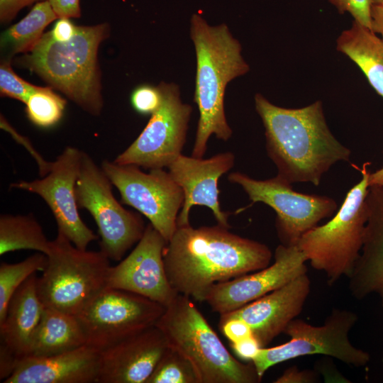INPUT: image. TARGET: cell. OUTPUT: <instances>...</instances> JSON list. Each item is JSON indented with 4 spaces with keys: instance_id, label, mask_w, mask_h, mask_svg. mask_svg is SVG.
I'll list each match as a JSON object with an SVG mask.
<instances>
[{
    "instance_id": "25",
    "label": "cell",
    "mask_w": 383,
    "mask_h": 383,
    "mask_svg": "<svg viewBox=\"0 0 383 383\" xmlns=\"http://www.w3.org/2000/svg\"><path fill=\"white\" fill-rule=\"evenodd\" d=\"M58 18L48 0L36 3L24 18L2 33L1 50L9 55L30 52L42 38L46 26Z\"/></svg>"
},
{
    "instance_id": "18",
    "label": "cell",
    "mask_w": 383,
    "mask_h": 383,
    "mask_svg": "<svg viewBox=\"0 0 383 383\" xmlns=\"http://www.w3.org/2000/svg\"><path fill=\"white\" fill-rule=\"evenodd\" d=\"M310 290L311 282L304 273L242 307L220 314V319L243 321L265 348L301 313Z\"/></svg>"
},
{
    "instance_id": "37",
    "label": "cell",
    "mask_w": 383,
    "mask_h": 383,
    "mask_svg": "<svg viewBox=\"0 0 383 383\" xmlns=\"http://www.w3.org/2000/svg\"><path fill=\"white\" fill-rule=\"evenodd\" d=\"M58 18H79V0H48Z\"/></svg>"
},
{
    "instance_id": "2",
    "label": "cell",
    "mask_w": 383,
    "mask_h": 383,
    "mask_svg": "<svg viewBox=\"0 0 383 383\" xmlns=\"http://www.w3.org/2000/svg\"><path fill=\"white\" fill-rule=\"evenodd\" d=\"M255 106L264 126L267 154L282 180L318 187L333 165L350 161L351 151L330 131L321 101L287 109L258 93Z\"/></svg>"
},
{
    "instance_id": "40",
    "label": "cell",
    "mask_w": 383,
    "mask_h": 383,
    "mask_svg": "<svg viewBox=\"0 0 383 383\" xmlns=\"http://www.w3.org/2000/svg\"><path fill=\"white\" fill-rule=\"evenodd\" d=\"M20 360L10 350L0 345V379L5 380L15 370Z\"/></svg>"
},
{
    "instance_id": "41",
    "label": "cell",
    "mask_w": 383,
    "mask_h": 383,
    "mask_svg": "<svg viewBox=\"0 0 383 383\" xmlns=\"http://www.w3.org/2000/svg\"><path fill=\"white\" fill-rule=\"evenodd\" d=\"M372 30L379 33L383 38V5L372 4L371 6Z\"/></svg>"
},
{
    "instance_id": "24",
    "label": "cell",
    "mask_w": 383,
    "mask_h": 383,
    "mask_svg": "<svg viewBox=\"0 0 383 383\" xmlns=\"http://www.w3.org/2000/svg\"><path fill=\"white\" fill-rule=\"evenodd\" d=\"M337 50L362 71L369 83L383 97V38L356 21L337 39Z\"/></svg>"
},
{
    "instance_id": "35",
    "label": "cell",
    "mask_w": 383,
    "mask_h": 383,
    "mask_svg": "<svg viewBox=\"0 0 383 383\" xmlns=\"http://www.w3.org/2000/svg\"><path fill=\"white\" fill-rule=\"evenodd\" d=\"M42 0H0V21L8 23L24 7Z\"/></svg>"
},
{
    "instance_id": "1",
    "label": "cell",
    "mask_w": 383,
    "mask_h": 383,
    "mask_svg": "<svg viewBox=\"0 0 383 383\" xmlns=\"http://www.w3.org/2000/svg\"><path fill=\"white\" fill-rule=\"evenodd\" d=\"M228 229L218 224L177 226L163 260L169 282L178 294L204 302L216 284L270 265L272 253L268 246Z\"/></svg>"
},
{
    "instance_id": "34",
    "label": "cell",
    "mask_w": 383,
    "mask_h": 383,
    "mask_svg": "<svg viewBox=\"0 0 383 383\" xmlns=\"http://www.w3.org/2000/svg\"><path fill=\"white\" fill-rule=\"evenodd\" d=\"M218 326L223 334L231 343L252 335L248 325L240 319H220Z\"/></svg>"
},
{
    "instance_id": "20",
    "label": "cell",
    "mask_w": 383,
    "mask_h": 383,
    "mask_svg": "<svg viewBox=\"0 0 383 383\" xmlns=\"http://www.w3.org/2000/svg\"><path fill=\"white\" fill-rule=\"evenodd\" d=\"M100 353L84 345L62 353L28 356L4 383H96Z\"/></svg>"
},
{
    "instance_id": "33",
    "label": "cell",
    "mask_w": 383,
    "mask_h": 383,
    "mask_svg": "<svg viewBox=\"0 0 383 383\" xmlns=\"http://www.w3.org/2000/svg\"><path fill=\"white\" fill-rule=\"evenodd\" d=\"M0 125L1 128L9 133L16 142L26 148L38 165L39 174L42 177L45 176L50 170L52 162H47L33 148L30 140L16 132L2 115H1Z\"/></svg>"
},
{
    "instance_id": "27",
    "label": "cell",
    "mask_w": 383,
    "mask_h": 383,
    "mask_svg": "<svg viewBox=\"0 0 383 383\" xmlns=\"http://www.w3.org/2000/svg\"><path fill=\"white\" fill-rule=\"evenodd\" d=\"M47 263V255L39 252L17 263H1L0 323L5 318L8 304L15 292L32 274L43 272Z\"/></svg>"
},
{
    "instance_id": "44",
    "label": "cell",
    "mask_w": 383,
    "mask_h": 383,
    "mask_svg": "<svg viewBox=\"0 0 383 383\" xmlns=\"http://www.w3.org/2000/svg\"><path fill=\"white\" fill-rule=\"evenodd\" d=\"M382 362H383V358H382Z\"/></svg>"
},
{
    "instance_id": "31",
    "label": "cell",
    "mask_w": 383,
    "mask_h": 383,
    "mask_svg": "<svg viewBox=\"0 0 383 383\" xmlns=\"http://www.w3.org/2000/svg\"><path fill=\"white\" fill-rule=\"evenodd\" d=\"M162 92L158 85L148 84L136 87L131 93V103L133 109L141 115H152L162 102Z\"/></svg>"
},
{
    "instance_id": "23",
    "label": "cell",
    "mask_w": 383,
    "mask_h": 383,
    "mask_svg": "<svg viewBox=\"0 0 383 383\" xmlns=\"http://www.w3.org/2000/svg\"><path fill=\"white\" fill-rule=\"evenodd\" d=\"M86 344L84 332L76 316L45 307L32 340L29 356H51Z\"/></svg>"
},
{
    "instance_id": "12",
    "label": "cell",
    "mask_w": 383,
    "mask_h": 383,
    "mask_svg": "<svg viewBox=\"0 0 383 383\" xmlns=\"http://www.w3.org/2000/svg\"><path fill=\"white\" fill-rule=\"evenodd\" d=\"M101 168L118 189L121 202L145 216L167 243L177 228L184 199L169 172L157 168L146 173L138 166L106 160Z\"/></svg>"
},
{
    "instance_id": "9",
    "label": "cell",
    "mask_w": 383,
    "mask_h": 383,
    "mask_svg": "<svg viewBox=\"0 0 383 383\" xmlns=\"http://www.w3.org/2000/svg\"><path fill=\"white\" fill-rule=\"evenodd\" d=\"M357 318L353 311L340 309H333L320 326L294 318L284 332L290 340L275 347L260 348L251 362L261 379L270 367L309 355H328L348 365L365 366L370 362L369 353L356 348L349 339Z\"/></svg>"
},
{
    "instance_id": "43",
    "label": "cell",
    "mask_w": 383,
    "mask_h": 383,
    "mask_svg": "<svg viewBox=\"0 0 383 383\" xmlns=\"http://www.w3.org/2000/svg\"><path fill=\"white\" fill-rule=\"evenodd\" d=\"M372 4L383 5V0H371Z\"/></svg>"
},
{
    "instance_id": "6",
    "label": "cell",
    "mask_w": 383,
    "mask_h": 383,
    "mask_svg": "<svg viewBox=\"0 0 383 383\" xmlns=\"http://www.w3.org/2000/svg\"><path fill=\"white\" fill-rule=\"evenodd\" d=\"M370 165L363 164L360 181L348 191L334 216L306 232L298 242L307 261L326 274L329 284L342 277H349L360 256L367 219Z\"/></svg>"
},
{
    "instance_id": "16",
    "label": "cell",
    "mask_w": 383,
    "mask_h": 383,
    "mask_svg": "<svg viewBox=\"0 0 383 383\" xmlns=\"http://www.w3.org/2000/svg\"><path fill=\"white\" fill-rule=\"evenodd\" d=\"M307 259L297 245L280 244L272 265L235 279L217 283L205 301L213 311L225 313L250 303L307 273Z\"/></svg>"
},
{
    "instance_id": "5",
    "label": "cell",
    "mask_w": 383,
    "mask_h": 383,
    "mask_svg": "<svg viewBox=\"0 0 383 383\" xmlns=\"http://www.w3.org/2000/svg\"><path fill=\"white\" fill-rule=\"evenodd\" d=\"M169 347L192 365L199 383H257L252 362L243 363L226 349L192 299L178 294L155 324Z\"/></svg>"
},
{
    "instance_id": "17",
    "label": "cell",
    "mask_w": 383,
    "mask_h": 383,
    "mask_svg": "<svg viewBox=\"0 0 383 383\" xmlns=\"http://www.w3.org/2000/svg\"><path fill=\"white\" fill-rule=\"evenodd\" d=\"M234 162L231 152L218 153L208 159L182 154L167 167L184 192V203L177 221L178 227L190 225L189 212L194 206H204L212 211L218 225L230 228L228 214L220 206L218 181L233 167Z\"/></svg>"
},
{
    "instance_id": "8",
    "label": "cell",
    "mask_w": 383,
    "mask_h": 383,
    "mask_svg": "<svg viewBox=\"0 0 383 383\" xmlns=\"http://www.w3.org/2000/svg\"><path fill=\"white\" fill-rule=\"evenodd\" d=\"M111 180L91 156L82 151L75 194L79 209L94 219L99 247L109 260L121 261L142 238L145 227L142 217L123 207L115 198Z\"/></svg>"
},
{
    "instance_id": "30",
    "label": "cell",
    "mask_w": 383,
    "mask_h": 383,
    "mask_svg": "<svg viewBox=\"0 0 383 383\" xmlns=\"http://www.w3.org/2000/svg\"><path fill=\"white\" fill-rule=\"evenodd\" d=\"M40 87L20 77L11 67L10 59L1 60L0 65V94L26 104L30 96Z\"/></svg>"
},
{
    "instance_id": "11",
    "label": "cell",
    "mask_w": 383,
    "mask_h": 383,
    "mask_svg": "<svg viewBox=\"0 0 383 383\" xmlns=\"http://www.w3.org/2000/svg\"><path fill=\"white\" fill-rule=\"evenodd\" d=\"M165 307L125 290L106 288L77 316L87 345L101 353L154 326Z\"/></svg>"
},
{
    "instance_id": "3",
    "label": "cell",
    "mask_w": 383,
    "mask_h": 383,
    "mask_svg": "<svg viewBox=\"0 0 383 383\" xmlns=\"http://www.w3.org/2000/svg\"><path fill=\"white\" fill-rule=\"evenodd\" d=\"M190 36L196 57L194 101L199 111L192 156L201 158L211 135L223 141L232 136L224 109L226 88L250 67L241 55L239 41L226 24L211 26L199 13H194Z\"/></svg>"
},
{
    "instance_id": "29",
    "label": "cell",
    "mask_w": 383,
    "mask_h": 383,
    "mask_svg": "<svg viewBox=\"0 0 383 383\" xmlns=\"http://www.w3.org/2000/svg\"><path fill=\"white\" fill-rule=\"evenodd\" d=\"M146 383H199L191 362L169 347Z\"/></svg>"
},
{
    "instance_id": "42",
    "label": "cell",
    "mask_w": 383,
    "mask_h": 383,
    "mask_svg": "<svg viewBox=\"0 0 383 383\" xmlns=\"http://www.w3.org/2000/svg\"><path fill=\"white\" fill-rule=\"evenodd\" d=\"M369 187L383 185V166L373 173H370L368 180Z\"/></svg>"
},
{
    "instance_id": "22",
    "label": "cell",
    "mask_w": 383,
    "mask_h": 383,
    "mask_svg": "<svg viewBox=\"0 0 383 383\" xmlns=\"http://www.w3.org/2000/svg\"><path fill=\"white\" fill-rule=\"evenodd\" d=\"M35 274L15 292L0 323L1 345L20 360L30 355L31 343L41 320L45 306L37 292Z\"/></svg>"
},
{
    "instance_id": "4",
    "label": "cell",
    "mask_w": 383,
    "mask_h": 383,
    "mask_svg": "<svg viewBox=\"0 0 383 383\" xmlns=\"http://www.w3.org/2000/svg\"><path fill=\"white\" fill-rule=\"evenodd\" d=\"M109 26H77L73 38L55 41L44 33L19 64L37 74L86 112L99 116L103 107L98 50L109 35Z\"/></svg>"
},
{
    "instance_id": "21",
    "label": "cell",
    "mask_w": 383,
    "mask_h": 383,
    "mask_svg": "<svg viewBox=\"0 0 383 383\" xmlns=\"http://www.w3.org/2000/svg\"><path fill=\"white\" fill-rule=\"evenodd\" d=\"M367 219L360 256L349 278L353 296L375 295L383 307V185L369 187Z\"/></svg>"
},
{
    "instance_id": "28",
    "label": "cell",
    "mask_w": 383,
    "mask_h": 383,
    "mask_svg": "<svg viewBox=\"0 0 383 383\" xmlns=\"http://www.w3.org/2000/svg\"><path fill=\"white\" fill-rule=\"evenodd\" d=\"M26 113L34 125L48 128L56 125L62 118L66 100L55 93L51 87H42L28 98Z\"/></svg>"
},
{
    "instance_id": "26",
    "label": "cell",
    "mask_w": 383,
    "mask_h": 383,
    "mask_svg": "<svg viewBox=\"0 0 383 383\" xmlns=\"http://www.w3.org/2000/svg\"><path fill=\"white\" fill-rule=\"evenodd\" d=\"M51 241L33 214H1L0 255L20 250H33L47 255Z\"/></svg>"
},
{
    "instance_id": "7",
    "label": "cell",
    "mask_w": 383,
    "mask_h": 383,
    "mask_svg": "<svg viewBox=\"0 0 383 383\" xmlns=\"http://www.w3.org/2000/svg\"><path fill=\"white\" fill-rule=\"evenodd\" d=\"M46 255V267L36 281L45 307L77 316L107 288L110 260L101 250L79 249L57 232Z\"/></svg>"
},
{
    "instance_id": "19",
    "label": "cell",
    "mask_w": 383,
    "mask_h": 383,
    "mask_svg": "<svg viewBox=\"0 0 383 383\" xmlns=\"http://www.w3.org/2000/svg\"><path fill=\"white\" fill-rule=\"evenodd\" d=\"M169 348L155 326L100 353L96 383H146Z\"/></svg>"
},
{
    "instance_id": "13",
    "label": "cell",
    "mask_w": 383,
    "mask_h": 383,
    "mask_svg": "<svg viewBox=\"0 0 383 383\" xmlns=\"http://www.w3.org/2000/svg\"><path fill=\"white\" fill-rule=\"evenodd\" d=\"M162 102L138 138L113 160L148 170L167 168L182 155L192 107L184 104L179 87L161 82Z\"/></svg>"
},
{
    "instance_id": "39",
    "label": "cell",
    "mask_w": 383,
    "mask_h": 383,
    "mask_svg": "<svg viewBox=\"0 0 383 383\" xmlns=\"http://www.w3.org/2000/svg\"><path fill=\"white\" fill-rule=\"evenodd\" d=\"M77 31V26L68 18H59L52 30L50 31L53 40L60 43L70 40Z\"/></svg>"
},
{
    "instance_id": "32",
    "label": "cell",
    "mask_w": 383,
    "mask_h": 383,
    "mask_svg": "<svg viewBox=\"0 0 383 383\" xmlns=\"http://www.w3.org/2000/svg\"><path fill=\"white\" fill-rule=\"evenodd\" d=\"M338 12L350 13L355 21L372 30L371 0H328Z\"/></svg>"
},
{
    "instance_id": "10",
    "label": "cell",
    "mask_w": 383,
    "mask_h": 383,
    "mask_svg": "<svg viewBox=\"0 0 383 383\" xmlns=\"http://www.w3.org/2000/svg\"><path fill=\"white\" fill-rule=\"evenodd\" d=\"M228 179L243 189L252 204L263 203L275 211L277 235L284 245H297L306 232L332 216L338 208L333 199L298 192L277 176L260 180L235 172Z\"/></svg>"
},
{
    "instance_id": "15",
    "label": "cell",
    "mask_w": 383,
    "mask_h": 383,
    "mask_svg": "<svg viewBox=\"0 0 383 383\" xmlns=\"http://www.w3.org/2000/svg\"><path fill=\"white\" fill-rule=\"evenodd\" d=\"M167 241L150 223L131 253L111 266L107 288L125 290L155 301L165 307L178 293L166 274L163 252Z\"/></svg>"
},
{
    "instance_id": "36",
    "label": "cell",
    "mask_w": 383,
    "mask_h": 383,
    "mask_svg": "<svg viewBox=\"0 0 383 383\" xmlns=\"http://www.w3.org/2000/svg\"><path fill=\"white\" fill-rule=\"evenodd\" d=\"M236 355L241 359L252 361L259 353L261 345L253 335L231 343Z\"/></svg>"
},
{
    "instance_id": "14",
    "label": "cell",
    "mask_w": 383,
    "mask_h": 383,
    "mask_svg": "<svg viewBox=\"0 0 383 383\" xmlns=\"http://www.w3.org/2000/svg\"><path fill=\"white\" fill-rule=\"evenodd\" d=\"M82 151L67 147L57 157L50 172L41 179L12 183L13 189L40 196L50 208L62 233L77 248L87 250L98 236L84 223L79 213L75 187L79 177Z\"/></svg>"
},
{
    "instance_id": "38",
    "label": "cell",
    "mask_w": 383,
    "mask_h": 383,
    "mask_svg": "<svg viewBox=\"0 0 383 383\" xmlns=\"http://www.w3.org/2000/svg\"><path fill=\"white\" fill-rule=\"evenodd\" d=\"M316 374L310 370H299L296 367L288 368L278 377L276 383H310L316 382Z\"/></svg>"
}]
</instances>
